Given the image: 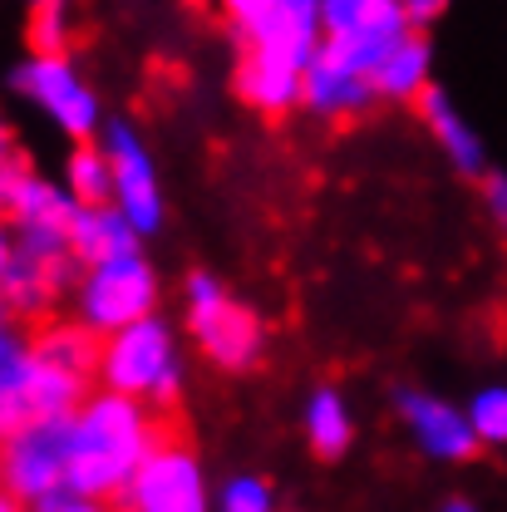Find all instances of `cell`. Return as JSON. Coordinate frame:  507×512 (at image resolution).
<instances>
[{"label":"cell","mask_w":507,"mask_h":512,"mask_svg":"<svg viewBox=\"0 0 507 512\" xmlns=\"http://www.w3.org/2000/svg\"><path fill=\"white\" fill-rule=\"evenodd\" d=\"M158 439H163L158 409L94 384L64 414V493L114 503Z\"/></svg>","instance_id":"1"},{"label":"cell","mask_w":507,"mask_h":512,"mask_svg":"<svg viewBox=\"0 0 507 512\" xmlns=\"http://www.w3.org/2000/svg\"><path fill=\"white\" fill-rule=\"evenodd\" d=\"M320 45V15L316 0H276L266 15H256L242 30V55H237V99L281 119L296 109L301 94V69Z\"/></svg>","instance_id":"2"},{"label":"cell","mask_w":507,"mask_h":512,"mask_svg":"<svg viewBox=\"0 0 507 512\" xmlns=\"http://www.w3.org/2000/svg\"><path fill=\"white\" fill-rule=\"evenodd\" d=\"M94 384L128 394L148 409H173L183 394V345L178 330L158 316L128 320L119 330L99 335V360H94Z\"/></svg>","instance_id":"3"},{"label":"cell","mask_w":507,"mask_h":512,"mask_svg":"<svg viewBox=\"0 0 507 512\" xmlns=\"http://www.w3.org/2000/svg\"><path fill=\"white\" fill-rule=\"evenodd\" d=\"M99 335L79 320L45 316L40 330L25 335V414L30 419H64L94 389Z\"/></svg>","instance_id":"4"},{"label":"cell","mask_w":507,"mask_h":512,"mask_svg":"<svg viewBox=\"0 0 507 512\" xmlns=\"http://www.w3.org/2000/svg\"><path fill=\"white\" fill-rule=\"evenodd\" d=\"M69 301H74V320L94 335H109L128 320H143L158 311L163 301V281L153 271V261L138 252L124 256H104V261H89L74 271V286H69Z\"/></svg>","instance_id":"5"},{"label":"cell","mask_w":507,"mask_h":512,"mask_svg":"<svg viewBox=\"0 0 507 512\" xmlns=\"http://www.w3.org/2000/svg\"><path fill=\"white\" fill-rule=\"evenodd\" d=\"M183 320L197 350L217 365V370H252L266 350V325L252 306L232 301V291L212 276V271H192L183 281Z\"/></svg>","instance_id":"6"},{"label":"cell","mask_w":507,"mask_h":512,"mask_svg":"<svg viewBox=\"0 0 507 512\" xmlns=\"http://www.w3.org/2000/svg\"><path fill=\"white\" fill-rule=\"evenodd\" d=\"M10 89L45 124H55V133H64L69 143L99 138L104 109H99V94H94L89 74L74 64V55H40V50H30L25 60L10 69Z\"/></svg>","instance_id":"7"},{"label":"cell","mask_w":507,"mask_h":512,"mask_svg":"<svg viewBox=\"0 0 507 512\" xmlns=\"http://www.w3.org/2000/svg\"><path fill=\"white\" fill-rule=\"evenodd\" d=\"M119 512H207V478L202 463L183 439H158L148 458L133 468L124 493L114 498Z\"/></svg>","instance_id":"8"},{"label":"cell","mask_w":507,"mask_h":512,"mask_svg":"<svg viewBox=\"0 0 507 512\" xmlns=\"http://www.w3.org/2000/svg\"><path fill=\"white\" fill-rule=\"evenodd\" d=\"M64 488V419H20L0 434V493L40 503Z\"/></svg>","instance_id":"9"},{"label":"cell","mask_w":507,"mask_h":512,"mask_svg":"<svg viewBox=\"0 0 507 512\" xmlns=\"http://www.w3.org/2000/svg\"><path fill=\"white\" fill-rule=\"evenodd\" d=\"M99 148L109 158V202L124 212L138 237H153L168 217V202H163L158 163H153L148 143L128 124H109L99 133Z\"/></svg>","instance_id":"10"},{"label":"cell","mask_w":507,"mask_h":512,"mask_svg":"<svg viewBox=\"0 0 507 512\" xmlns=\"http://www.w3.org/2000/svg\"><path fill=\"white\" fill-rule=\"evenodd\" d=\"M69 212H74V202L64 197V188L35 168H20V178L10 183L5 202H0L10 242L35 247V252H69Z\"/></svg>","instance_id":"11"},{"label":"cell","mask_w":507,"mask_h":512,"mask_svg":"<svg viewBox=\"0 0 507 512\" xmlns=\"http://www.w3.org/2000/svg\"><path fill=\"white\" fill-rule=\"evenodd\" d=\"M79 261L69 252H35V247H15L10 242V266L0 281V311L15 320H45L55 316V306L69 301Z\"/></svg>","instance_id":"12"},{"label":"cell","mask_w":507,"mask_h":512,"mask_svg":"<svg viewBox=\"0 0 507 512\" xmlns=\"http://www.w3.org/2000/svg\"><path fill=\"white\" fill-rule=\"evenodd\" d=\"M375 89H370V74L360 64H350L345 55H335L325 40L316 45V55L301 69V94H296V109H306L311 119L325 124H345V119H360L370 114Z\"/></svg>","instance_id":"13"},{"label":"cell","mask_w":507,"mask_h":512,"mask_svg":"<svg viewBox=\"0 0 507 512\" xmlns=\"http://www.w3.org/2000/svg\"><path fill=\"white\" fill-rule=\"evenodd\" d=\"M399 419L409 424L414 444L439 463H468V458L483 453L473 429H468V419H463V409L439 399V394H429V389H399Z\"/></svg>","instance_id":"14"},{"label":"cell","mask_w":507,"mask_h":512,"mask_svg":"<svg viewBox=\"0 0 507 512\" xmlns=\"http://www.w3.org/2000/svg\"><path fill=\"white\" fill-rule=\"evenodd\" d=\"M429 84H434V45L424 40V30H404L370 64V89L384 104H414Z\"/></svg>","instance_id":"15"},{"label":"cell","mask_w":507,"mask_h":512,"mask_svg":"<svg viewBox=\"0 0 507 512\" xmlns=\"http://www.w3.org/2000/svg\"><path fill=\"white\" fill-rule=\"evenodd\" d=\"M414 109H419V119L429 124L434 143L444 148V158L458 168V173L478 178V173L488 168V143H483V133L458 114V104L448 99L444 89H434V84H429V89L414 99Z\"/></svg>","instance_id":"16"},{"label":"cell","mask_w":507,"mask_h":512,"mask_svg":"<svg viewBox=\"0 0 507 512\" xmlns=\"http://www.w3.org/2000/svg\"><path fill=\"white\" fill-rule=\"evenodd\" d=\"M138 247H143V237L128 227V217L114 202H89V207H74L69 212V256L79 266L104 261V256L138 252Z\"/></svg>","instance_id":"17"},{"label":"cell","mask_w":507,"mask_h":512,"mask_svg":"<svg viewBox=\"0 0 507 512\" xmlns=\"http://www.w3.org/2000/svg\"><path fill=\"white\" fill-rule=\"evenodd\" d=\"M306 439H311V453L316 458H340L350 439H355V419H350V404L335 384H320L316 394L306 399Z\"/></svg>","instance_id":"18"},{"label":"cell","mask_w":507,"mask_h":512,"mask_svg":"<svg viewBox=\"0 0 507 512\" xmlns=\"http://www.w3.org/2000/svg\"><path fill=\"white\" fill-rule=\"evenodd\" d=\"M25 414V330L0 311V434L15 429Z\"/></svg>","instance_id":"19"},{"label":"cell","mask_w":507,"mask_h":512,"mask_svg":"<svg viewBox=\"0 0 507 512\" xmlns=\"http://www.w3.org/2000/svg\"><path fill=\"white\" fill-rule=\"evenodd\" d=\"M64 197L74 207H89V202H109V158L99 148V138H84V143H69L64 153V178H60Z\"/></svg>","instance_id":"20"},{"label":"cell","mask_w":507,"mask_h":512,"mask_svg":"<svg viewBox=\"0 0 507 512\" xmlns=\"http://www.w3.org/2000/svg\"><path fill=\"white\" fill-rule=\"evenodd\" d=\"M25 40L40 55H69L74 40V0H30Z\"/></svg>","instance_id":"21"},{"label":"cell","mask_w":507,"mask_h":512,"mask_svg":"<svg viewBox=\"0 0 507 512\" xmlns=\"http://www.w3.org/2000/svg\"><path fill=\"white\" fill-rule=\"evenodd\" d=\"M463 419H468V429H473L478 448H498L507 439V389H503V384L478 389V394L468 399Z\"/></svg>","instance_id":"22"},{"label":"cell","mask_w":507,"mask_h":512,"mask_svg":"<svg viewBox=\"0 0 507 512\" xmlns=\"http://www.w3.org/2000/svg\"><path fill=\"white\" fill-rule=\"evenodd\" d=\"M217 508L222 512H271V483H266V478H252V473H242V478H232V483L222 488Z\"/></svg>","instance_id":"23"},{"label":"cell","mask_w":507,"mask_h":512,"mask_svg":"<svg viewBox=\"0 0 507 512\" xmlns=\"http://www.w3.org/2000/svg\"><path fill=\"white\" fill-rule=\"evenodd\" d=\"M20 168H25V153H20V143H15V128H10V119L0 114V202H5L10 183L20 178Z\"/></svg>","instance_id":"24"},{"label":"cell","mask_w":507,"mask_h":512,"mask_svg":"<svg viewBox=\"0 0 507 512\" xmlns=\"http://www.w3.org/2000/svg\"><path fill=\"white\" fill-rule=\"evenodd\" d=\"M30 512H119L109 498H79V493H50L40 503H30Z\"/></svg>","instance_id":"25"},{"label":"cell","mask_w":507,"mask_h":512,"mask_svg":"<svg viewBox=\"0 0 507 512\" xmlns=\"http://www.w3.org/2000/svg\"><path fill=\"white\" fill-rule=\"evenodd\" d=\"M394 5H399V15H404L409 30H429L439 15H448L453 0H394Z\"/></svg>","instance_id":"26"},{"label":"cell","mask_w":507,"mask_h":512,"mask_svg":"<svg viewBox=\"0 0 507 512\" xmlns=\"http://www.w3.org/2000/svg\"><path fill=\"white\" fill-rule=\"evenodd\" d=\"M271 5H276V0H217V10L227 15V25H232L237 35H242V30L252 25L256 15H266Z\"/></svg>","instance_id":"27"},{"label":"cell","mask_w":507,"mask_h":512,"mask_svg":"<svg viewBox=\"0 0 507 512\" xmlns=\"http://www.w3.org/2000/svg\"><path fill=\"white\" fill-rule=\"evenodd\" d=\"M478 178H483V207H488V217H493V222H507V178L493 173V168H483Z\"/></svg>","instance_id":"28"},{"label":"cell","mask_w":507,"mask_h":512,"mask_svg":"<svg viewBox=\"0 0 507 512\" xmlns=\"http://www.w3.org/2000/svg\"><path fill=\"white\" fill-rule=\"evenodd\" d=\"M5 266H10V227L0 217V281H5Z\"/></svg>","instance_id":"29"},{"label":"cell","mask_w":507,"mask_h":512,"mask_svg":"<svg viewBox=\"0 0 507 512\" xmlns=\"http://www.w3.org/2000/svg\"><path fill=\"white\" fill-rule=\"evenodd\" d=\"M444 512H478L468 498H453V503H444Z\"/></svg>","instance_id":"30"},{"label":"cell","mask_w":507,"mask_h":512,"mask_svg":"<svg viewBox=\"0 0 507 512\" xmlns=\"http://www.w3.org/2000/svg\"><path fill=\"white\" fill-rule=\"evenodd\" d=\"M0 512H25V503H15L10 493H0Z\"/></svg>","instance_id":"31"},{"label":"cell","mask_w":507,"mask_h":512,"mask_svg":"<svg viewBox=\"0 0 507 512\" xmlns=\"http://www.w3.org/2000/svg\"><path fill=\"white\" fill-rule=\"evenodd\" d=\"M192 5H202V0H192Z\"/></svg>","instance_id":"32"}]
</instances>
